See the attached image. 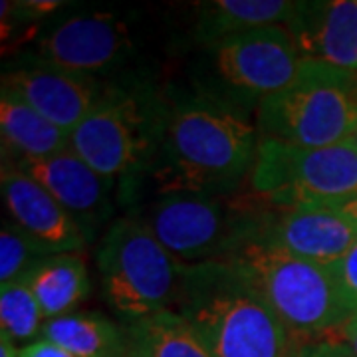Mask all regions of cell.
<instances>
[{"label": "cell", "mask_w": 357, "mask_h": 357, "mask_svg": "<svg viewBox=\"0 0 357 357\" xmlns=\"http://www.w3.org/2000/svg\"><path fill=\"white\" fill-rule=\"evenodd\" d=\"M258 129L222 103L195 98L167 109L155 157L161 192L213 195L250 178L258 157Z\"/></svg>", "instance_id": "obj_2"}, {"label": "cell", "mask_w": 357, "mask_h": 357, "mask_svg": "<svg viewBox=\"0 0 357 357\" xmlns=\"http://www.w3.org/2000/svg\"><path fill=\"white\" fill-rule=\"evenodd\" d=\"M304 56L286 26H262L215 44L218 76L246 96L268 98L292 84Z\"/></svg>", "instance_id": "obj_9"}, {"label": "cell", "mask_w": 357, "mask_h": 357, "mask_svg": "<svg viewBox=\"0 0 357 357\" xmlns=\"http://www.w3.org/2000/svg\"><path fill=\"white\" fill-rule=\"evenodd\" d=\"M171 310L189 321L213 357H286L288 328L232 255L183 264Z\"/></svg>", "instance_id": "obj_1"}, {"label": "cell", "mask_w": 357, "mask_h": 357, "mask_svg": "<svg viewBox=\"0 0 357 357\" xmlns=\"http://www.w3.org/2000/svg\"><path fill=\"white\" fill-rule=\"evenodd\" d=\"M232 256L248 270L268 304L294 335L314 337L340 332L351 318L330 266L272 248L255 236Z\"/></svg>", "instance_id": "obj_5"}, {"label": "cell", "mask_w": 357, "mask_h": 357, "mask_svg": "<svg viewBox=\"0 0 357 357\" xmlns=\"http://www.w3.org/2000/svg\"><path fill=\"white\" fill-rule=\"evenodd\" d=\"M141 218L181 264L232 255L258 229L256 222L230 215L217 197L197 192H165Z\"/></svg>", "instance_id": "obj_8"}, {"label": "cell", "mask_w": 357, "mask_h": 357, "mask_svg": "<svg viewBox=\"0 0 357 357\" xmlns=\"http://www.w3.org/2000/svg\"><path fill=\"white\" fill-rule=\"evenodd\" d=\"M52 256L42 244L14 222L0 230V284L18 282L44 258Z\"/></svg>", "instance_id": "obj_22"}, {"label": "cell", "mask_w": 357, "mask_h": 357, "mask_svg": "<svg viewBox=\"0 0 357 357\" xmlns=\"http://www.w3.org/2000/svg\"><path fill=\"white\" fill-rule=\"evenodd\" d=\"M337 340H342L351 349V354L357 357V316L349 318L342 326V330L337 332Z\"/></svg>", "instance_id": "obj_27"}, {"label": "cell", "mask_w": 357, "mask_h": 357, "mask_svg": "<svg viewBox=\"0 0 357 357\" xmlns=\"http://www.w3.org/2000/svg\"><path fill=\"white\" fill-rule=\"evenodd\" d=\"M126 357H139V356H137V354H133V351H131V354H128V356H126Z\"/></svg>", "instance_id": "obj_32"}, {"label": "cell", "mask_w": 357, "mask_h": 357, "mask_svg": "<svg viewBox=\"0 0 357 357\" xmlns=\"http://www.w3.org/2000/svg\"><path fill=\"white\" fill-rule=\"evenodd\" d=\"M44 324L40 304L24 282L0 284V333H6L14 342L34 340L42 333Z\"/></svg>", "instance_id": "obj_21"}, {"label": "cell", "mask_w": 357, "mask_h": 357, "mask_svg": "<svg viewBox=\"0 0 357 357\" xmlns=\"http://www.w3.org/2000/svg\"><path fill=\"white\" fill-rule=\"evenodd\" d=\"M16 6H18V8H14L16 13H20L26 18L36 20L44 14L54 13L56 8H60L62 2L60 0H26V2H16Z\"/></svg>", "instance_id": "obj_26"}, {"label": "cell", "mask_w": 357, "mask_h": 357, "mask_svg": "<svg viewBox=\"0 0 357 357\" xmlns=\"http://www.w3.org/2000/svg\"><path fill=\"white\" fill-rule=\"evenodd\" d=\"M0 131L18 157L38 159L70 149V133L6 91L0 96Z\"/></svg>", "instance_id": "obj_19"}, {"label": "cell", "mask_w": 357, "mask_h": 357, "mask_svg": "<svg viewBox=\"0 0 357 357\" xmlns=\"http://www.w3.org/2000/svg\"><path fill=\"white\" fill-rule=\"evenodd\" d=\"M256 129L260 139L298 147L349 141L357 131V74L304 58L288 88L260 100Z\"/></svg>", "instance_id": "obj_3"}, {"label": "cell", "mask_w": 357, "mask_h": 357, "mask_svg": "<svg viewBox=\"0 0 357 357\" xmlns=\"http://www.w3.org/2000/svg\"><path fill=\"white\" fill-rule=\"evenodd\" d=\"M302 2L290 0H215L204 4L197 26L199 42L217 44L232 34L262 26H288Z\"/></svg>", "instance_id": "obj_16"}, {"label": "cell", "mask_w": 357, "mask_h": 357, "mask_svg": "<svg viewBox=\"0 0 357 357\" xmlns=\"http://www.w3.org/2000/svg\"><path fill=\"white\" fill-rule=\"evenodd\" d=\"M20 349H16L13 337H8L6 333H0V357H18Z\"/></svg>", "instance_id": "obj_29"}, {"label": "cell", "mask_w": 357, "mask_h": 357, "mask_svg": "<svg viewBox=\"0 0 357 357\" xmlns=\"http://www.w3.org/2000/svg\"><path fill=\"white\" fill-rule=\"evenodd\" d=\"M332 268L340 296L351 318L357 316V244Z\"/></svg>", "instance_id": "obj_23"}, {"label": "cell", "mask_w": 357, "mask_h": 357, "mask_svg": "<svg viewBox=\"0 0 357 357\" xmlns=\"http://www.w3.org/2000/svg\"><path fill=\"white\" fill-rule=\"evenodd\" d=\"M42 340L60 345L74 357H126L131 354L128 328H119L100 314H66L48 319Z\"/></svg>", "instance_id": "obj_18"}, {"label": "cell", "mask_w": 357, "mask_h": 357, "mask_svg": "<svg viewBox=\"0 0 357 357\" xmlns=\"http://www.w3.org/2000/svg\"><path fill=\"white\" fill-rule=\"evenodd\" d=\"M14 165L50 192L76 218L88 238L109 217L114 181L100 175L72 149L38 159L18 157Z\"/></svg>", "instance_id": "obj_12"}, {"label": "cell", "mask_w": 357, "mask_h": 357, "mask_svg": "<svg viewBox=\"0 0 357 357\" xmlns=\"http://www.w3.org/2000/svg\"><path fill=\"white\" fill-rule=\"evenodd\" d=\"M255 238L319 266H333L357 244V225L332 206H296L258 222Z\"/></svg>", "instance_id": "obj_11"}, {"label": "cell", "mask_w": 357, "mask_h": 357, "mask_svg": "<svg viewBox=\"0 0 357 357\" xmlns=\"http://www.w3.org/2000/svg\"><path fill=\"white\" fill-rule=\"evenodd\" d=\"M286 357H304V354H302V349H300V344H290V347H288V354H286Z\"/></svg>", "instance_id": "obj_30"}, {"label": "cell", "mask_w": 357, "mask_h": 357, "mask_svg": "<svg viewBox=\"0 0 357 357\" xmlns=\"http://www.w3.org/2000/svg\"><path fill=\"white\" fill-rule=\"evenodd\" d=\"M0 191L14 225L36 238L52 255L77 252L86 246L88 236L76 218L14 163L2 167Z\"/></svg>", "instance_id": "obj_13"}, {"label": "cell", "mask_w": 357, "mask_h": 357, "mask_svg": "<svg viewBox=\"0 0 357 357\" xmlns=\"http://www.w3.org/2000/svg\"><path fill=\"white\" fill-rule=\"evenodd\" d=\"M286 28L304 58L357 74V0L302 2Z\"/></svg>", "instance_id": "obj_15"}, {"label": "cell", "mask_w": 357, "mask_h": 357, "mask_svg": "<svg viewBox=\"0 0 357 357\" xmlns=\"http://www.w3.org/2000/svg\"><path fill=\"white\" fill-rule=\"evenodd\" d=\"M351 141H354V145H356V149H357V131L354 133V137H351Z\"/></svg>", "instance_id": "obj_31"}, {"label": "cell", "mask_w": 357, "mask_h": 357, "mask_svg": "<svg viewBox=\"0 0 357 357\" xmlns=\"http://www.w3.org/2000/svg\"><path fill=\"white\" fill-rule=\"evenodd\" d=\"M128 46V30L114 16H74L40 40L30 60L32 66L91 77L117 64Z\"/></svg>", "instance_id": "obj_10"}, {"label": "cell", "mask_w": 357, "mask_h": 357, "mask_svg": "<svg viewBox=\"0 0 357 357\" xmlns=\"http://www.w3.org/2000/svg\"><path fill=\"white\" fill-rule=\"evenodd\" d=\"M165 117L167 109L145 96L105 91L100 105L70 133V149L103 177H135L153 167Z\"/></svg>", "instance_id": "obj_7"}, {"label": "cell", "mask_w": 357, "mask_h": 357, "mask_svg": "<svg viewBox=\"0 0 357 357\" xmlns=\"http://www.w3.org/2000/svg\"><path fill=\"white\" fill-rule=\"evenodd\" d=\"M250 185L284 208L335 206L357 197L354 141L328 147H298L260 139Z\"/></svg>", "instance_id": "obj_6"}, {"label": "cell", "mask_w": 357, "mask_h": 357, "mask_svg": "<svg viewBox=\"0 0 357 357\" xmlns=\"http://www.w3.org/2000/svg\"><path fill=\"white\" fill-rule=\"evenodd\" d=\"M18 357H74L72 354H68L66 349H62L60 345L52 344L48 340H34L24 347H20V356Z\"/></svg>", "instance_id": "obj_25"}, {"label": "cell", "mask_w": 357, "mask_h": 357, "mask_svg": "<svg viewBox=\"0 0 357 357\" xmlns=\"http://www.w3.org/2000/svg\"><path fill=\"white\" fill-rule=\"evenodd\" d=\"M46 321L72 314L89 294V276L84 258L76 252L52 255L32 268L24 278Z\"/></svg>", "instance_id": "obj_17"}, {"label": "cell", "mask_w": 357, "mask_h": 357, "mask_svg": "<svg viewBox=\"0 0 357 357\" xmlns=\"http://www.w3.org/2000/svg\"><path fill=\"white\" fill-rule=\"evenodd\" d=\"M96 260L105 302L129 324L175 304L183 264L161 246L141 217L114 220Z\"/></svg>", "instance_id": "obj_4"}, {"label": "cell", "mask_w": 357, "mask_h": 357, "mask_svg": "<svg viewBox=\"0 0 357 357\" xmlns=\"http://www.w3.org/2000/svg\"><path fill=\"white\" fill-rule=\"evenodd\" d=\"M128 333L131 351L139 357H213L189 321L175 310L133 321Z\"/></svg>", "instance_id": "obj_20"}, {"label": "cell", "mask_w": 357, "mask_h": 357, "mask_svg": "<svg viewBox=\"0 0 357 357\" xmlns=\"http://www.w3.org/2000/svg\"><path fill=\"white\" fill-rule=\"evenodd\" d=\"M2 91L28 103L66 133H72L105 96L93 77L74 76L42 66L6 72L2 76Z\"/></svg>", "instance_id": "obj_14"}, {"label": "cell", "mask_w": 357, "mask_h": 357, "mask_svg": "<svg viewBox=\"0 0 357 357\" xmlns=\"http://www.w3.org/2000/svg\"><path fill=\"white\" fill-rule=\"evenodd\" d=\"M335 211H340L344 217H347L354 225H357V197L356 199H349V201H345V203H340L332 206Z\"/></svg>", "instance_id": "obj_28"}, {"label": "cell", "mask_w": 357, "mask_h": 357, "mask_svg": "<svg viewBox=\"0 0 357 357\" xmlns=\"http://www.w3.org/2000/svg\"><path fill=\"white\" fill-rule=\"evenodd\" d=\"M304 357H356L342 340H326L314 344H300Z\"/></svg>", "instance_id": "obj_24"}]
</instances>
